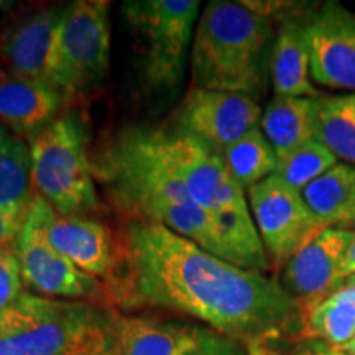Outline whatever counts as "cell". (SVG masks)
<instances>
[{
    "mask_svg": "<svg viewBox=\"0 0 355 355\" xmlns=\"http://www.w3.org/2000/svg\"><path fill=\"white\" fill-rule=\"evenodd\" d=\"M318 140L355 166V92L318 99Z\"/></svg>",
    "mask_w": 355,
    "mask_h": 355,
    "instance_id": "23",
    "label": "cell"
},
{
    "mask_svg": "<svg viewBox=\"0 0 355 355\" xmlns=\"http://www.w3.org/2000/svg\"><path fill=\"white\" fill-rule=\"evenodd\" d=\"M301 10L279 20L270 60V81L275 96L321 97L311 79L309 51L306 44Z\"/></svg>",
    "mask_w": 355,
    "mask_h": 355,
    "instance_id": "18",
    "label": "cell"
},
{
    "mask_svg": "<svg viewBox=\"0 0 355 355\" xmlns=\"http://www.w3.org/2000/svg\"><path fill=\"white\" fill-rule=\"evenodd\" d=\"M117 265L105 283L112 308H157L198 319L250 345L300 337L301 306L279 279L222 260L157 222L123 219Z\"/></svg>",
    "mask_w": 355,
    "mask_h": 355,
    "instance_id": "1",
    "label": "cell"
},
{
    "mask_svg": "<svg viewBox=\"0 0 355 355\" xmlns=\"http://www.w3.org/2000/svg\"><path fill=\"white\" fill-rule=\"evenodd\" d=\"M247 199L270 265L279 272L324 230L306 206L301 191L277 175L252 186Z\"/></svg>",
    "mask_w": 355,
    "mask_h": 355,
    "instance_id": "10",
    "label": "cell"
},
{
    "mask_svg": "<svg viewBox=\"0 0 355 355\" xmlns=\"http://www.w3.org/2000/svg\"><path fill=\"white\" fill-rule=\"evenodd\" d=\"M25 217H13L0 212V252L13 248Z\"/></svg>",
    "mask_w": 355,
    "mask_h": 355,
    "instance_id": "28",
    "label": "cell"
},
{
    "mask_svg": "<svg viewBox=\"0 0 355 355\" xmlns=\"http://www.w3.org/2000/svg\"><path fill=\"white\" fill-rule=\"evenodd\" d=\"M150 144L165 166L188 189L191 198L232 235L254 270H272L257 232L245 189L230 175L220 155L193 137L166 127L145 125Z\"/></svg>",
    "mask_w": 355,
    "mask_h": 355,
    "instance_id": "5",
    "label": "cell"
},
{
    "mask_svg": "<svg viewBox=\"0 0 355 355\" xmlns=\"http://www.w3.org/2000/svg\"><path fill=\"white\" fill-rule=\"evenodd\" d=\"M43 206L44 199L33 194L13 243L24 286L46 298L86 301L112 308L104 282L84 273L48 242L43 230Z\"/></svg>",
    "mask_w": 355,
    "mask_h": 355,
    "instance_id": "9",
    "label": "cell"
},
{
    "mask_svg": "<svg viewBox=\"0 0 355 355\" xmlns=\"http://www.w3.org/2000/svg\"><path fill=\"white\" fill-rule=\"evenodd\" d=\"M339 159L318 139L306 141L298 148L278 157L275 175L282 178L291 188L303 191L306 186L336 166Z\"/></svg>",
    "mask_w": 355,
    "mask_h": 355,
    "instance_id": "25",
    "label": "cell"
},
{
    "mask_svg": "<svg viewBox=\"0 0 355 355\" xmlns=\"http://www.w3.org/2000/svg\"><path fill=\"white\" fill-rule=\"evenodd\" d=\"M21 273L15 250L7 248L0 252V311L13 303L21 293Z\"/></svg>",
    "mask_w": 355,
    "mask_h": 355,
    "instance_id": "27",
    "label": "cell"
},
{
    "mask_svg": "<svg viewBox=\"0 0 355 355\" xmlns=\"http://www.w3.org/2000/svg\"><path fill=\"white\" fill-rule=\"evenodd\" d=\"M105 355H122V350H121V345H119L117 349H114V350H110V352H107Z\"/></svg>",
    "mask_w": 355,
    "mask_h": 355,
    "instance_id": "31",
    "label": "cell"
},
{
    "mask_svg": "<svg viewBox=\"0 0 355 355\" xmlns=\"http://www.w3.org/2000/svg\"><path fill=\"white\" fill-rule=\"evenodd\" d=\"M92 173L123 219L157 222L222 260L254 270L224 225L198 206L165 166L144 123L125 125L105 139L92 155Z\"/></svg>",
    "mask_w": 355,
    "mask_h": 355,
    "instance_id": "2",
    "label": "cell"
},
{
    "mask_svg": "<svg viewBox=\"0 0 355 355\" xmlns=\"http://www.w3.org/2000/svg\"><path fill=\"white\" fill-rule=\"evenodd\" d=\"M344 285H350V286H355V275L354 277H350V278H347L344 282Z\"/></svg>",
    "mask_w": 355,
    "mask_h": 355,
    "instance_id": "32",
    "label": "cell"
},
{
    "mask_svg": "<svg viewBox=\"0 0 355 355\" xmlns=\"http://www.w3.org/2000/svg\"><path fill=\"white\" fill-rule=\"evenodd\" d=\"M248 355H344L339 349L303 339V337H283L266 340L247 347Z\"/></svg>",
    "mask_w": 355,
    "mask_h": 355,
    "instance_id": "26",
    "label": "cell"
},
{
    "mask_svg": "<svg viewBox=\"0 0 355 355\" xmlns=\"http://www.w3.org/2000/svg\"><path fill=\"white\" fill-rule=\"evenodd\" d=\"M306 206L322 229L355 225V166L337 163L301 191Z\"/></svg>",
    "mask_w": 355,
    "mask_h": 355,
    "instance_id": "20",
    "label": "cell"
},
{
    "mask_svg": "<svg viewBox=\"0 0 355 355\" xmlns=\"http://www.w3.org/2000/svg\"><path fill=\"white\" fill-rule=\"evenodd\" d=\"M340 352H343L344 355H355V336L352 337V339L349 340L347 344L343 345V347L339 349Z\"/></svg>",
    "mask_w": 355,
    "mask_h": 355,
    "instance_id": "30",
    "label": "cell"
},
{
    "mask_svg": "<svg viewBox=\"0 0 355 355\" xmlns=\"http://www.w3.org/2000/svg\"><path fill=\"white\" fill-rule=\"evenodd\" d=\"M110 2L78 0L64 7L48 61L46 83L66 109L99 92L109 73Z\"/></svg>",
    "mask_w": 355,
    "mask_h": 355,
    "instance_id": "8",
    "label": "cell"
},
{
    "mask_svg": "<svg viewBox=\"0 0 355 355\" xmlns=\"http://www.w3.org/2000/svg\"><path fill=\"white\" fill-rule=\"evenodd\" d=\"M122 355H248L239 340L204 324L152 316L122 318Z\"/></svg>",
    "mask_w": 355,
    "mask_h": 355,
    "instance_id": "13",
    "label": "cell"
},
{
    "mask_svg": "<svg viewBox=\"0 0 355 355\" xmlns=\"http://www.w3.org/2000/svg\"><path fill=\"white\" fill-rule=\"evenodd\" d=\"M273 42L272 20L248 2H209L194 30L191 87L260 99L272 83Z\"/></svg>",
    "mask_w": 355,
    "mask_h": 355,
    "instance_id": "3",
    "label": "cell"
},
{
    "mask_svg": "<svg viewBox=\"0 0 355 355\" xmlns=\"http://www.w3.org/2000/svg\"><path fill=\"white\" fill-rule=\"evenodd\" d=\"M355 336V286L343 285L326 298L301 306V334L340 349Z\"/></svg>",
    "mask_w": 355,
    "mask_h": 355,
    "instance_id": "21",
    "label": "cell"
},
{
    "mask_svg": "<svg viewBox=\"0 0 355 355\" xmlns=\"http://www.w3.org/2000/svg\"><path fill=\"white\" fill-rule=\"evenodd\" d=\"M354 275H355V230H354L352 242H350V245L347 248V254H345L343 268H340V278H343V285H344L345 279L354 277Z\"/></svg>",
    "mask_w": 355,
    "mask_h": 355,
    "instance_id": "29",
    "label": "cell"
},
{
    "mask_svg": "<svg viewBox=\"0 0 355 355\" xmlns=\"http://www.w3.org/2000/svg\"><path fill=\"white\" fill-rule=\"evenodd\" d=\"M199 6L198 0H130L122 3V17L133 42L137 78L148 94H173L183 81Z\"/></svg>",
    "mask_w": 355,
    "mask_h": 355,
    "instance_id": "7",
    "label": "cell"
},
{
    "mask_svg": "<svg viewBox=\"0 0 355 355\" xmlns=\"http://www.w3.org/2000/svg\"><path fill=\"white\" fill-rule=\"evenodd\" d=\"M66 110L64 101L48 83L0 73V123L26 140Z\"/></svg>",
    "mask_w": 355,
    "mask_h": 355,
    "instance_id": "17",
    "label": "cell"
},
{
    "mask_svg": "<svg viewBox=\"0 0 355 355\" xmlns=\"http://www.w3.org/2000/svg\"><path fill=\"white\" fill-rule=\"evenodd\" d=\"M64 7H43L12 19L0 32V73L46 83L48 61Z\"/></svg>",
    "mask_w": 355,
    "mask_h": 355,
    "instance_id": "16",
    "label": "cell"
},
{
    "mask_svg": "<svg viewBox=\"0 0 355 355\" xmlns=\"http://www.w3.org/2000/svg\"><path fill=\"white\" fill-rule=\"evenodd\" d=\"M33 193L61 216H89L99 211L87 123L66 109L50 125L28 139Z\"/></svg>",
    "mask_w": 355,
    "mask_h": 355,
    "instance_id": "6",
    "label": "cell"
},
{
    "mask_svg": "<svg viewBox=\"0 0 355 355\" xmlns=\"http://www.w3.org/2000/svg\"><path fill=\"white\" fill-rule=\"evenodd\" d=\"M354 230L324 229L282 268L279 283L300 306H309L343 286L340 268Z\"/></svg>",
    "mask_w": 355,
    "mask_h": 355,
    "instance_id": "14",
    "label": "cell"
},
{
    "mask_svg": "<svg viewBox=\"0 0 355 355\" xmlns=\"http://www.w3.org/2000/svg\"><path fill=\"white\" fill-rule=\"evenodd\" d=\"M33 194L28 141L0 123V212L25 217Z\"/></svg>",
    "mask_w": 355,
    "mask_h": 355,
    "instance_id": "22",
    "label": "cell"
},
{
    "mask_svg": "<svg viewBox=\"0 0 355 355\" xmlns=\"http://www.w3.org/2000/svg\"><path fill=\"white\" fill-rule=\"evenodd\" d=\"M117 309L21 291L0 311V355H105L121 345Z\"/></svg>",
    "mask_w": 355,
    "mask_h": 355,
    "instance_id": "4",
    "label": "cell"
},
{
    "mask_svg": "<svg viewBox=\"0 0 355 355\" xmlns=\"http://www.w3.org/2000/svg\"><path fill=\"white\" fill-rule=\"evenodd\" d=\"M301 20L313 83L355 92V12L329 0L304 8Z\"/></svg>",
    "mask_w": 355,
    "mask_h": 355,
    "instance_id": "12",
    "label": "cell"
},
{
    "mask_svg": "<svg viewBox=\"0 0 355 355\" xmlns=\"http://www.w3.org/2000/svg\"><path fill=\"white\" fill-rule=\"evenodd\" d=\"M259 102L242 94L191 87L173 112V130L193 137L220 155L260 125Z\"/></svg>",
    "mask_w": 355,
    "mask_h": 355,
    "instance_id": "11",
    "label": "cell"
},
{
    "mask_svg": "<svg viewBox=\"0 0 355 355\" xmlns=\"http://www.w3.org/2000/svg\"><path fill=\"white\" fill-rule=\"evenodd\" d=\"M43 230L48 242L79 270L105 283L117 265L115 234L89 216H61L44 201Z\"/></svg>",
    "mask_w": 355,
    "mask_h": 355,
    "instance_id": "15",
    "label": "cell"
},
{
    "mask_svg": "<svg viewBox=\"0 0 355 355\" xmlns=\"http://www.w3.org/2000/svg\"><path fill=\"white\" fill-rule=\"evenodd\" d=\"M318 99L275 96L266 104L259 127L277 157L318 139Z\"/></svg>",
    "mask_w": 355,
    "mask_h": 355,
    "instance_id": "19",
    "label": "cell"
},
{
    "mask_svg": "<svg viewBox=\"0 0 355 355\" xmlns=\"http://www.w3.org/2000/svg\"><path fill=\"white\" fill-rule=\"evenodd\" d=\"M220 158L224 159L230 175L245 189V193L252 186L275 175L278 165L277 153L260 127L252 128L250 132L227 146L220 153Z\"/></svg>",
    "mask_w": 355,
    "mask_h": 355,
    "instance_id": "24",
    "label": "cell"
}]
</instances>
